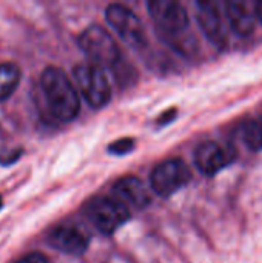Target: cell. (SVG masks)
Listing matches in <instances>:
<instances>
[{"mask_svg": "<svg viewBox=\"0 0 262 263\" xmlns=\"http://www.w3.org/2000/svg\"><path fill=\"white\" fill-rule=\"evenodd\" d=\"M15 263H48L46 257L42 253H31L28 256H25L23 259H20Z\"/></svg>", "mask_w": 262, "mask_h": 263, "instance_id": "e0dca14e", "label": "cell"}, {"mask_svg": "<svg viewBox=\"0 0 262 263\" xmlns=\"http://www.w3.org/2000/svg\"><path fill=\"white\" fill-rule=\"evenodd\" d=\"M173 117H176V109H170L165 116H162V117L159 119V122H161V125H165V123H168Z\"/></svg>", "mask_w": 262, "mask_h": 263, "instance_id": "ac0fdd59", "label": "cell"}, {"mask_svg": "<svg viewBox=\"0 0 262 263\" xmlns=\"http://www.w3.org/2000/svg\"><path fill=\"white\" fill-rule=\"evenodd\" d=\"M227 15L232 28L241 35H250L255 29V11L252 12L247 3L230 2L227 3Z\"/></svg>", "mask_w": 262, "mask_h": 263, "instance_id": "7c38bea8", "label": "cell"}, {"mask_svg": "<svg viewBox=\"0 0 262 263\" xmlns=\"http://www.w3.org/2000/svg\"><path fill=\"white\" fill-rule=\"evenodd\" d=\"M235 159V151L230 146H222L218 142H202L195 151L196 166L205 176H215Z\"/></svg>", "mask_w": 262, "mask_h": 263, "instance_id": "ba28073f", "label": "cell"}, {"mask_svg": "<svg viewBox=\"0 0 262 263\" xmlns=\"http://www.w3.org/2000/svg\"><path fill=\"white\" fill-rule=\"evenodd\" d=\"M2 206H3V199H2V196H0V210H2Z\"/></svg>", "mask_w": 262, "mask_h": 263, "instance_id": "ffe728a7", "label": "cell"}, {"mask_svg": "<svg viewBox=\"0 0 262 263\" xmlns=\"http://www.w3.org/2000/svg\"><path fill=\"white\" fill-rule=\"evenodd\" d=\"M40 92L45 109L57 122H71L80 109V100L69 77L62 68L48 66L40 76Z\"/></svg>", "mask_w": 262, "mask_h": 263, "instance_id": "6da1fadb", "label": "cell"}, {"mask_svg": "<svg viewBox=\"0 0 262 263\" xmlns=\"http://www.w3.org/2000/svg\"><path fill=\"white\" fill-rule=\"evenodd\" d=\"M79 46L91 60L100 68H114L120 62V51L111 34L102 26H90L79 37Z\"/></svg>", "mask_w": 262, "mask_h": 263, "instance_id": "7a4b0ae2", "label": "cell"}, {"mask_svg": "<svg viewBox=\"0 0 262 263\" xmlns=\"http://www.w3.org/2000/svg\"><path fill=\"white\" fill-rule=\"evenodd\" d=\"M105 17L108 23L116 29V32L131 46L144 48L147 45L145 29L139 20V17L124 5H110L107 8Z\"/></svg>", "mask_w": 262, "mask_h": 263, "instance_id": "5b68a950", "label": "cell"}, {"mask_svg": "<svg viewBox=\"0 0 262 263\" xmlns=\"http://www.w3.org/2000/svg\"><path fill=\"white\" fill-rule=\"evenodd\" d=\"M20 77H22L20 68L15 63L11 62L0 63V102L12 96V92L17 89Z\"/></svg>", "mask_w": 262, "mask_h": 263, "instance_id": "4fadbf2b", "label": "cell"}, {"mask_svg": "<svg viewBox=\"0 0 262 263\" xmlns=\"http://www.w3.org/2000/svg\"><path fill=\"white\" fill-rule=\"evenodd\" d=\"M190 179H191V173L188 166L179 159H171L162 162L153 170L151 186L159 196L170 197L182 186H185L190 182Z\"/></svg>", "mask_w": 262, "mask_h": 263, "instance_id": "8992f818", "label": "cell"}, {"mask_svg": "<svg viewBox=\"0 0 262 263\" xmlns=\"http://www.w3.org/2000/svg\"><path fill=\"white\" fill-rule=\"evenodd\" d=\"M148 11L164 35H178L188 28V14L178 2L156 0L148 3Z\"/></svg>", "mask_w": 262, "mask_h": 263, "instance_id": "52a82bcc", "label": "cell"}, {"mask_svg": "<svg viewBox=\"0 0 262 263\" xmlns=\"http://www.w3.org/2000/svg\"><path fill=\"white\" fill-rule=\"evenodd\" d=\"M242 140L253 151L262 149V116L250 119L242 126Z\"/></svg>", "mask_w": 262, "mask_h": 263, "instance_id": "5bb4252c", "label": "cell"}, {"mask_svg": "<svg viewBox=\"0 0 262 263\" xmlns=\"http://www.w3.org/2000/svg\"><path fill=\"white\" fill-rule=\"evenodd\" d=\"M255 15L262 22V2H258L255 5Z\"/></svg>", "mask_w": 262, "mask_h": 263, "instance_id": "d6986e66", "label": "cell"}, {"mask_svg": "<svg viewBox=\"0 0 262 263\" xmlns=\"http://www.w3.org/2000/svg\"><path fill=\"white\" fill-rule=\"evenodd\" d=\"M22 154V149H14V151H3L0 153V163L3 165H8V163H12L15 162V159Z\"/></svg>", "mask_w": 262, "mask_h": 263, "instance_id": "2e32d148", "label": "cell"}, {"mask_svg": "<svg viewBox=\"0 0 262 263\" xmlns=\"http://www.w3.org/2000/svg\"><path fill=\"white\" fill-rule=\"evenodd\" d=\"M114 193H116L117 199L122 200L124 203L127 202L141 210L145 208L151 202L147 186L136 176H127V177L119 179L114 183Z\"/></svg>", "mask_w": 262, "mask_h": 263, "instance_id": "30bf717a", "label": "cell"}, {"mask_svg": "<svg viewBox=\"0 0 262 263\" xmlns=\"http://www.w3.org/2000/svg\"><path fill=\"white\" fill-rule=\"evenodd\" d=\"M198 22L201 23L202 31L207 34L210 40H213L218 45H222L225 40L224 28H222V18L215 3L210 2H199L198 5Z\"/></svg>", "mask_w": 262, "mask_h": 263, "instance_id": "8fae6325", "label": "cell"}, {"mask_svg": "<svg viewBox=\"0 0 262 263\" xmlns=\"http://www.w3.org/2000/svg\"><path fill=\"white\" fill-rule=\"evenodd\" d=\"M133 148H134V140L133 139H120V140L110 145V151L114 153V154H119V156L128 154L130 151H133Z\"/></svg>", "mask_w": 262, "mask_h": 263, "instance_id": "9a60e30c", "label": "cell"}, {"mask_svg": "<svg viewBox=\"0 0 262 263\" xmlns=\"http://www.w3.org/2000/svg\"><path fill=\"white\" fill-rule=\"evenodd\" d=\"M76 83L93 108L105 106L111 99V86L103 69L93 63H80L74 68Z\"/></svg>", "mask_w": 262, "mask_h": 263, "instance_id": "3957f363", "label": "cell"}, {"mask_svg": "<svg viewBox=\"0 0 262 263\" xmlns=\"http://www.w3.org/2000/svg\"><path fill=\"white\" fill-rule=\"evenodd\" d=\"M90 222L103 234H113L128 219V206L117 197H97L86 205Z\"/></svg>", "mask_w": 262, "mask_h": 263, "instance_id": "277c9868", "label": "cell"}, {"mask_svg": "<svg viewBox=\"0 0 262 263\" xmlns=\"http://www.w3.org/2000/svg\"><path fill=\"white\" fill-rule=\"evenodd\" d=\"M48 242L53 248L65 254L80 256L86 251L90 240L79 228L71 225H60L49 234Z\"/></svg>", "mask_w": 262, "mask_h": 263, "instance_id": "9c48e42d", "label": "cell"}]
</instances>
